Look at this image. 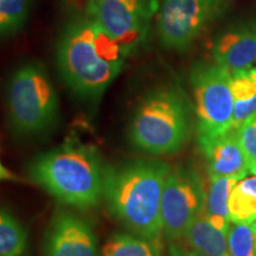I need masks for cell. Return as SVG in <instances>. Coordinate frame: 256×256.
<instances>
[{
	"mask_svg": "<svg viewBox=\"0 0 256 256\" xmlns=\"http://www.w3.org/2000/svg\"><path fill=\"white\" fill-rule=\"evenodd\" d=\"M171 166L134 159L106 170L104 200L108 212L128 232L160 244L162 198Z\"/></svg>",
	"mask_w": 256,
	"mask_h": 256,
	"instance_id": "obj_1",
	"label": "cell"
},
{
	"mask_svg": "<svg viewBox=\"0 0 256 256\" xmlns=\"http://www.w3.org/2000/svg\"><path fill=\"white\" fill-rule=\"evenodd\" d=\"M128 54L92 19L70 25L57 49L64 82L84 98H98L124 68Z\"/></svg>",
	"mask_w": 256,
	"mask_h": 256,
	"instance_id": "obj_2",
	"label": "cell"
},
{
	"mask_svg": "<svg viewBox=\"0 0 256 256\" xmlns=\"http://www.w3.org/2000/svg\"><path fill=\"white\" fill-rule=\"evenodd\" d=\"M106 170L94 147L69 140L37 156L28 176L56 200L83 210L104 200Z\"/></svg>",
	"mask_w": 256,
	"mask_h": 256,
	"instance_id": "obj_3",
	"label": "cell"
},
{
	"mask_svg": "<svg viewBox=\"0 0 256 256\" xmlns=\"http://www.w3.org/2000/svg\"><path fill=\"white\" fill-rule=\"evenodd\" d=\"M188 101L177 88L165 87L148 92L138 104L130 127V142L151 156L174 154L190 136Z\"/></svg>",
	"mask_w": 256,
	"mask_h": 256,
	"instance_id": "obj_4",
	"label": "cell"
},
{
	"mask_svg": "<svg viewBox=\"0 0 256 256\" xmlns=\"http://www.w3.org/2000/svg\"><path fill=\"white\" fill-rule=\"evenodd\" d=\"M6 104L12 130L38 136L52 130L58 120V98L46 69L26 63L12 74L6 87Z\"/></svg>",
	"mask_w": 256,
	"mask_h": 256,
	"instance_id": "obj_5",
	"label": "cell"
},
{
	"mask_svg": "<svg viewBox=\"0 0 256 256\" xmlns=\"http://www.w3.org/2000/svg\"><path fill=\"white\" fill-rule=\"evenodd\" d=\"M206 190L203 179L190 166L171 168L162 198V238L177 242L190 224L206 210Z\"/></svg>",
	"mask_w": 256,
	"mask_h": 256,
	"instance_id": "obj_6",
	"label": "cell"
},
{
	"mask_svg": "<svg viewBox=\"0 0 256 256\" xmlns=\"http://www.w3.org/2000/svg\"><path fill=\"white\" fill-rule=\"evenodd\" d=\"M191 84L196 104L198 136L228 132L234 113L232 74L218 64H203L194 69Z\"/></svg>",
	"mask_w": 256,
	"mask_h": 256,
	"instance_id": "obj_7",
	"label": "cell"
},
{
	"mask_svg": "<svg viewBox=\"0 0 256 256\" xmlns=\"http://www.w3.org/2000/svg\"><path fill=\"white\" fill-rule=\"evenodd\" d=\"M216 4L217 0H164L158 19L162 44L186 49L203 30Z\"/></svg>",
	"mask_w": 256,
	"mask_h": 256,
	"instance_id": "obj_8",
	"label": "cell"
},
{
	"mask_svg": "<svg viewBox=\"0 0 256 256\" xmlns=\"http://www.w3.org/2000/svg\"><path fill=\"white\" fill-rule=\"evenodd\" d=\"M90 19L130 55L144 37L140 0H89Z\"/></svg>",
	"mask_w": 256,
	"mask_h": 256,
	"instance_id": "obj_9",
	"label": "cell"
},
{
	"mask_svg": "<svg viewBox=\"0 0 256 256\" xmlns=\"http://www.w3.org/2000/svg\"><path fill=\"white\" fill-rule=\"evenodd\" d=\"M43 256H100L92 224L72 211L57 210L44 236Z\"/></svg>",
	"mask_w": 256,
	"mask_h": 256,
	"instance_id": "obj_10",
	"label": "cell"
},
{
	"mask_svg": "<svg viewBox=\"0 0 256 256\" xmlns=\"http://www.w3.org/2000/svg\"><path fill=\"white\" fill-rule=\"evenodd\" d=\"M198 144L206 158L210 179L232 177L241 180L247 176L249 165L236 130L217 136H198Z\"/></svg>",
	"mask_w": 256,
	"mask_h": 256,
	"instance_id": "obj_11",
	"label": "cell"
},
{
	"mask_svg": "<svg viewBox=\"0 0 256 256\" xmlns=\"http://www.w3.org/2000/svg\"><path fill=\"white\" fill-rule=\"evenodd\" d=\"M214 58L230 74L250 69L256 60V31L243 28L226 34L216 42Z\"/></svg>",
	"mask_w": 256,
	"mask_h": 256,
	"instance_id": "obj_12",
	"label": "cell"
},
{
	"mask_svg": "<svg viewBox=\"0 0 256 256\" xmlns=\"http://www.w3.org/2000/svg\"><path fill=\"white\" fill-rule=\"evenodd\" d=\"M179 242L212 256H230L228 234L217 229L204 212L194 218Z\"/></svg>",
	"mask_w": 256,
	"mask_h": 256,
	"instance_id": "obj_13",
	"label": "cell"
},
{
	"mask_svg": "<svg viewBox=\"0 0 256 256\" xmlns=\"http://www.w3.org/2000/svg\"><path fill=\"white\" fill-rule=\"evenodd\" d=\"M240 179L232 177H220L210 179L206 190V200L204 215L217 229L228 234L230 226L229 198L234 186Z\"/></svg>",
	"mask_w": 256,
	"mask_h": 256,
	"instance_id": "obj_14",
	"label": "cell"
},
{
	"mask_svg": "<svg viewBox=\"0 0 256 256\" xmlns=\"http://www.w3.org/2000/svg\"><path fill=\"white\" fill-rule=\"evenodd\" d=\"M100 256H162L160 244L130 232H114L107 238Z\"/></svg>",
	"mask_w": 256,
	"mask_h": 256,
	"instance_id": "obj_15",
	"label": "cell"
},
{
	"mask_svg": "<svg viewBox=\"0 0 256 256\" xmlns=\"http://www.w3.org/2000/svg\"><path fill=\"white\" fill-rule=\"evenodd\" d=\"M28 232L19 220L0 209V256H25Z\"/></svg>",
	"mask_w": 256,
	"mask_h": 256,
	"instance_id": "obj_16",
	"label": "cell"
},
{
	"mask_svg": "<svg viewBox=\"0 0 256 256\" xmlns=\"http://www.w3.org/2000/svg\"><path fill=\"white\" fill-rule=\"evenodd\" d=\"M228 250L230 256H256L255 236L250 223H230Z\"/></svg>",
	"mask_w": 256,
	"mask_h": 256,
	"instance_id": "obj_17",
	"label": "cell"
},
{
	"mask_svg": "<svg viewBox=\"0 0 256 256\" xmlns=\"http://www.w3.org/2000/svg\"><path fill=\"white\" fill-rule=\"evenodd\" d=\"M229 218L232 223H252L256 218V196L235 185L229 198Z\"/></svg>",
	"mask_w": 256,
	"mask_h": 256,
	"instance_id": "obj_18",
	"label": "cell"
},
{
	"mask_svg": "<svg viewBox=\"0 0 256 256\" xmlns=\"http://www.w3.org/2000/svg\"><path fill=\"white\" fill-rule=\"evenodd\" d=\"M30 0H0V36L17 31L24 23Z\"/></svg>",
	"mask_w": 256,
	"mask_h": 256,
	"instance_id": "obj_19",
	"label": "cell"
},
{
	"mask_svg": "<svg viewBox=\"0 0 256 256\" xmlns=\"http://www.w3.org/2000/svg\"><path fill=\"white\" fill-rule=\"evenodd\" d=\"M234 101H243L256 96V68L232 72Z\"/></svg>",
	"mask_w": 256,
	"mask_h": 256,
	"instance_id": "obj_20",
	"label": "cell"
},
{
	"mask_svg": "<svg viewBox=\"0 0 256 256\" xmlns=\"http://www.w3.org/2000/svg\"><path fill=\"white\" fill-rule=\"evenodd\" d=\"M236 134L248 165L256 164V114L238 128Z\"/></svg>",
	"mask_w": 256,
	"mask_h": 256,
	"instance_id": "obj_21",
	"label": "cell"
},
{
	"mask_svg": "<svg viewBox=\"0 0 256 256\" xmlns=\"http://www.w3.org/2000/svg\"><path fill=\"white\" fill-rule=\"evenodd\" d=\"M166 256H212L206 254V252L196 250L182 242H170L166 249Z\"/></svg>",
	"mask_w": 256,
	"mask_h": 256,
	"instance_id": "obj_22",
	"label": "cell"
},
{
	"mask_svg": "<svg viewBox=\"0 0 256 256\" xmlns=\"http://www.w3.org/2000/svg\"><path fill=\"white\" fill-rule=\"evenodd\" d=\"M14 179H16L14 174H12L10 170L6 168L5 166L2 165V160H0V182H2V180H14Z\"/></svg>",
	"mask_w": 256,
	"mask_h": 256,
	"instance_id": "obj_23",
	"label": "cell"
},
{
	"mask_svg": "<svg viewBox=\"0 0 256 256\" xmlns=\"http://www.w3.org/2000/svg\"><path fill=\"white\" fill-rule=\"evenodd\" d=\"M252 224V230H254V236H255V250H256V218L252 220V222L250 223Z\"/></svg>",
	"mask_w": 256,
	"mask_h": 256,
	"instance_id": "obj_24",
	"label": "cell"
},
{
	"mask_svg": "<svg viewBox=\"0 0 256 256\" xmlns=\"http://www.w3.org/2000/svg\"><path fill=\"white\" fill-rule=\"evenodd\" d=\"M249 172H250V174H252L254 176H256V164L249 166Z\"/></svg>",
	"mask_w": 256,
	"mask_h": 256,
	"instance_id": "obj_25",
	"label": "cell"
}]
</instances>
